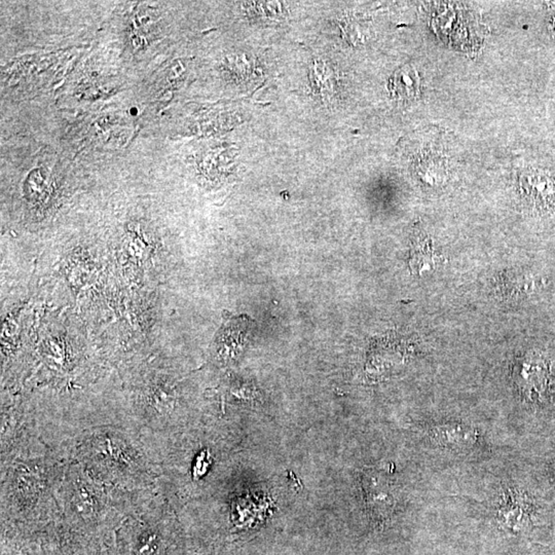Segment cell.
I'll use <instances>...</instances> for the list:
<instances>
[{"label": "cell", "mask_w": 555, "mask_h": 555, "mask_svg": "<svg viewBox=\"0 0 555 555\" xmlns=\"http://www.w3.org/2000/svg\"><path fill=\"white\" fill-rule=\"evenodd\" d=\"M436 256L434 251L431 249L430 244L428 242L419 243L416 249L412 251V267L417 268V272L422 273L423 270L432 269L436 263Z\"/></svg>", "instance_id": "obj_5"}, {"label": "cell", "mask_w": 555, "mask_h": 555, "mask_svg": "<svg viewBox=\"0 0 555 555\" xmlns=\"http://www.w3.org/2000/svg\"><path fill=\"white\" fill-rule=\"evenodd\" d=\"M392 92L400 100H412L419 93V78L417 70L407 65L395 72L392 78Z\"/></svg>", "instance_id": "obj_3"}, {"label": "cell", "mask_w": 555, "mask_h": 555, "mask_svg": "<svg viewBox=\"0 0 555 555\" xmlns=\"http://www.w3.org/2000/svg\"><path fill=\"white\" fill-rule=\"evenodd\" d=\"M433 442L452 451H467L477 444L478 433L474 427L463 423H444L429 431Z\"/></svg>", "instance_id": "obj_2"}, {"label": "cell", "mask_w": 555, "mask_h": 555, "mask_svg": "<svg viewBox=\"0 0 555 555\" xmlns=\"http://www.w3.org/2000/svg\"><path fill=\"white\" fill-rule=\"evenodd\" d=\"M526 507L516 501H509L504 504L499 511V519L509 529L519 531L526 524Z\"/></svg>", "instance_id": "obj_4"}, {"label": "cell", "mask_w": 555, "mask_h": 555, "mask_svg": "<svg viewBox=\"0 0 555 555\" xmlns=\"http://www.w3.org/2000/svg\"><path fill=\"white\" fill-rule=\"evenodd\" d=\"M366 507L375 515H386L395 506V497L388 477L381 471H366L361 479Z\"/></svg>", "instance_id": "obj_1"}]
</instances>
